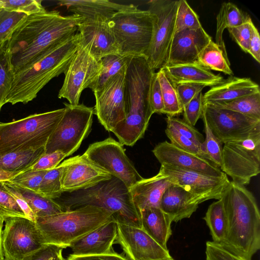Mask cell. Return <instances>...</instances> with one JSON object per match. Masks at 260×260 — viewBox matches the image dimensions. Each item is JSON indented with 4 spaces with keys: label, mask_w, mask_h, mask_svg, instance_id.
<instances>
[{
    "label": "cell",
    "mask_w": 260,
    "mask_h": 260,
    "mask_svg": "<svg viewBox=\"0 0 260 260\" xmlns=\"http://www.w3.org/2000/svg\"><path fill=\"white\" fill-rule=\"evenodd\" d=\"M63 249L54 244H44L22 260H65L62 254Z\"/></svg>",
    "instance_id": "cell-51"
},
{
    "label": "cell",
    "mask_w": 260,
    "mask_h": 260,
    "mask_svg": "<svg viewBox=\"0 0 260 260\" xmlns=\"http://www.w3.org/2000/svg\"><path fill=\"white\" fill-rule=\"evenodd\" d=\"M226 214V237L220 244L251 260L260 248V213L256 199L244 185L230 181L220 199Z\"/></svg>",
    "instance_id": "cell-2"
},
{
    "label": "cell",
    "mask_w": 260,
    "mask_h": 260,
    "mask_svg": "<svg viewBox=\"0 0 260 260\" xmlns=\"http://www.w3.org/2000/svg\"><path fill=\"white\" fill-rule=\"evenodd\" d=\"M84 153L93 163L122 181L129 189L143 178L126 155L123 145L111 137L91 144Z\"/></svg>",
    "instance_id": "cell-12"
},
{
    "label": "cell",
    "mask_w": 260,
    "mask_h": 260,
    "mask_svg": "<svg viewBox=\"0 0 260 260\" xmlns=\"http://www.w3.org/2000/svg\"><path fill=\"white\" fill-rule=\"evenodd\" d=\"M211 40L202 26L175 33L166 65L197 62L198 55Z\"/></svg>",
    "instance_id": "cell-21"
},
{
    "label": "cell",
    "mask_w": 260,
    "mask_h": 260,
    "mask_svg": "<svg viewBox=\"0 0 260 260\" xmlns=\"http://www.w3.org/2000/svg\"><path fill=\"white\" fill-rule=\"evenodd\" d=\"M253 23L249 16L243 23L235 27L228 28L230 35L235 42L244 52L248 53L249 42Z\"/></svg>",
    "instance_id": "cell-47"
},
{
    "label": "cell",
    "mask_w": 260,
    "mask_h": 260,
    "mask_svg": "<svg viewBox=\"0 0 260 260\" xmlns=\"http://www.w3.org/2000/svg\"><path fill=\"white\" fill-rule=\"evenodd\" d=\"M161 69L174 86L182 83H195L212 87L223 80L220 74H214L197 62L166 65Z\"/></svg>",
    "instance_id": "cell-27"
},
{
    "label": "cell",
    "mask_w": 260,
    "mask_h": 260,
    "mask_svg": "<svg viewBox=\"0 0 260 260\" xmlns=\"http://www.w3.org/2000/svg\"><path fill=\"white\" fill-rule=\"evenodd\" d=\"M197 62L210 71L222 72L230 76L233 75L226 51L221 49L212 40L199 54Z\"/></svg>",
    "instance_id": "cell-32"
},
{
    "label": "cell",
    "mask_w": 260,
    "mask_h": 260,
    "mask_svg": "<svg viewBox=\"0 0 260 260\" xmlns=\"http://www.w3.org/2000/svg\"><path fill=\"white\" fill-rule=\"evenodd\" d=\"M83 20L77 14L62 16L57 11L28 15L9 40L14 72L28 67L53 45L77 32Z\"/></svg>",
    "instance_id": "cell-1"
},
{
    "label": "cell",
    "mask_w": 260,
    "mask_h": 260,
    "mask_svg": "<svg viewBox=\"0 0 260 260\" xmlns=\"http://www.w3.org/2000/svg\"><path fill=\"white\" fill-rule=\"evenodd\" d=\"M116 243L132 260H170L172 257L142 229L117 223Z\"/></svg>",
    "instance_id": "cell-19"
},
{
    "label": "cell",
    "mask_w": 260,
    "mask_h": 260,
    "mask_svg": "<svg viewBox=\"0 0 260 260\" xmlns=\"http://www.w3.org/2000/svg\"><path fill=\"white\" fill-rule=\"evenodd\" d=\"M54 201L64 211L86 206L102 208L112 214L113 219L117 223L142 229L140 212L129 188L115 177L88 188L63 192Z\"/></svg>",
    "instance_id": "cell-5"
},
{
    "label": "cell",
    "mask_w": 260,
    "mask_h": 260,
    "mask_svg": "<svg viewBox=\"0 0 260 260\" xmlns=\"http://www.w3.org/2000/svg\"><path fill=\"white\" fill-rule=\"evenodd\" d=\"M126 69L111 79L99 90L93 92L94 113L108 132H112L126 116L125 74Z\"/></svg>",
    "instance_id": "cell-17"
},
{
    "label": "cell",
    "mask_w": 260,
    "mask_h": 260,
    "mask_svg": "<svg viewBox=\"0 0 260 260\" xmlns=\"http://www.w3.org/2000/svg\"><path fill=\"white\" fill-rule=\"evenodd\" d=\"M64 110L63 108L0 122V154L44 147Z\"/></svg>",
    "instance_id": "cell-7"
},
{
    "label": "cell",
    "mask_w": 260,
    "mask_h": 260,
    "mask_svg": "<svg viewBox=\"0 0 260 260\" xmlns=\"http://www.w3.org/2000/svg\"><path fill=\"white\" fill-rule=\"evenodd\" d=\"M22 172H9L0 169V181H9Z\"/></svg>",
    "instance_id": "cell-58"
},
{
    "label": "cell",
    "mask_w": 260,
    "mask_h": 260,
    "mask_svg": "<svg viewBox=\"0 0 260 260\" xmlns=\"http://www.w3.org/2000/svg\"><path fill=\"white\" fill-rule=\"evenodd\" d=\"M180 106L182 109L198 93L206 87L204 85L195 83H182L175 86Z\"/></svg>",
    "instance_id": "cell-54"
},
{
    "label": "cell",
    "mask_w": 260,
    "mask_h": 260,
    "mask_svg": "<svg viewBox=\"0 0 260 260\" xmlns=\"http://www.w3.org/2000/svg\"><path fill=\"white\" fill-rule=\"evenodd\" d=\"M79 45L76 32L53 45L28 67L15 73L5 104H26L35 99L49 81L65 72Z\"/></svg>",
    "instance_id": "cell-3"
},
{
    "label": "cell",
    "mask_w": 260,
    "mask_h": 260,
    "mask_svg": "<svg viewBox=\"0 0 260 260\" xmlns=\"http://www.w3.org/2000/svg\"><path fill=\"white\" fill-rule=\"evenodd\" d=\"M260 92L258 85L249 78L231 76L212 86L203 96L204 104L228 102Z\"/></svg>",
    "instance_id": "cell-24"
},
{
    "label": "cell",
    "mask_w": 260,
    "mask_h": 260,
    "mask_svg": "<svg viewBox=\"0 0 260 260\" xmlns=\"http://www.w3.org/2000/svg\"><path fill=\"white\" fill-rule=\"evenodd\" d=\"M119 53L130 56H145L149 47L153 29L149 11L133 4L117 11L107 20Z\"/></svg>",
    "instance_id": "cell-8"
},
{
    "label": "cell",
    "mask_w": 260,
    "mask_h": 260,
    "mask_svg": "<svg viewBox=\"0 0 260 260\" xmlns=\"http://www.w3.org/2000/svg\"><path fill=\"white\" fill-rule=\"evenodd\" d=\"M0 216L4 219L9 217H26L13 196L0 181Z\"/></svg>",
    "instance_id": "cell-44"
},
{
    "label": "cell",
    "mask_w": 260,
    "mask_h": 260,
    "mask_svg": "<svg viewBox=\"0 0 260 260\" xmlns=\"http://www.w3.org/2000/svg\"><path fill=\"white\" fill-rule=\"evenodd\" d=\"M47 171L28 169L15 176L9 182L20 187L38 192L40 184Z\"/></svg>",
    "instance_id": "cell-45"
},
{
    "label": "cell",
    "mask_w": 260,
    "mask_h": 260,
    "mask_svg": "<svg viewBox=\"0 0 260 260\" xmlns=\"http://www.w3.org/2000/svg\"><path fill=\"white\" fill-rule=\"evenodd\" d=\"M4 260H6V259H4Z\"/></svg>",
    "instance_id": "cell-62"
},
{
    "label": "cell",
    "mask_w": 260,
    "mask_h": 260,
    "mask_svg": "<svg viewBox=\"0 0 260 260\" xmlns=\"http://www.w3.org/2000/svg\"><path fill=\"white\" fill-rule=\"evenodd\" d=\"M142 229L164 248L172 235L170 217L160 208H147L139 211Z\"/></svg>",
    "instance_id": "cell-29"
},
{
    "label": "cell",
    "mask_w": 260,
    "mask_h": 260,
    "mask_svg": "<svg viewBox=\"0 0 260 260\" xmlns=\"http://www.w3.org/2000/svg\"><path fill=\"white\" fill-rule=\"evenodd\" d=\"M149 103L152 113H162L164 102L157 72L152 74L150 90Z\"/></svg>",
    "instance_id": "cell-53"
},
{
    "label": "cell",
    "mask_w": 260,
    "mask_h": 260,
    "mask_svg": "<svg viewBox=\"0 0 260 260\" xmlns=\"http://www.w3.org/2000/svg\"><path fill=\"white\" fill-rule=\"evenodd\" d=\"M61 172L60 164L55 168L47 171L40 184L38 193L53 200L59 198L63 193L60 182Z\"/></svg>",
    "instance_id": "cell-40"
},
{
    "label": "cell",
    "mask_w": 260,
    "mask_h": 260,
    "mask_svg": "<svg viewBox=\"0 0 260 260\" xmlns=\"http://www.w3.org/2000/svg\"><path fill=\"white\" fill-rule=\"evenodd\" d=\"M203 96L202 92H199L183 108V120L193 126L202 116Z\"/></svg>",
    "instance_id": "cell-50"
},
{
    "label": "cell",
    "mask_w": 260,
    "mask_h": 260,
    "mask_svg": "<svg viewBox=\"0 0 260 260\" xmlns=\"http://www.w3.org/2000/svg\"><path fill=\"white\" fill-rule=\"evenodd\" d=\"M44 153L45 147L0 154V169L14 172L26 171Z\"/></svg>",
    "instance_id": "cell-30"
},
{
    "label": "cell",
    "mask_w": 260,
    "mask_h": 260,
    "mask_svg": "<svg viewBox=\"0 0 260 260\" xmlns=\"http://www.w3.org/2000/svg\"><path fill=\"white\" fill-rule=\"evenodd\" d=\"M152 151L161 165L193 170L216 177L227 176L207 159L180 149L167 141L159 143Z\"/></svg>",
    "instance_id": "cell-22"
},
{
    "label": "cell",
    "mask_w": 260,
    "mask_h": 260,
    "mask_svg": "<svg viewBox=\"0 0 260 260\" xmlns=\"http://www.w3.org/2000/svg\"><path fill=\"white\" fill-rule=\"evenodd\" d=\"M117 235V222L114 220L108 221L73 241L70 246L72 255L84 256L111 253Z\"/></svg>",
    "instance_id": "cell-23"
},
{
    "label": "cell",
    "mask_w": 260,
    "mask_h": 260,
    "mask_svg": "<svg viewBox=\"0 0 260 260\" xmlns=\"http://www.w3.org/2000/svg\"><path fill=\"white\" fill-rule=\"evenodd\" d=\"M173 183L160 171L149 178H143L129 188L139 211L147 208H160L161 197Z\"/></svg>",
    "instance_id": "cell-26"
},
{
    "label": "cell",
    "mask_w": 260,
    "mask_h": 260,
    "mask_svg": "<svg viewBox=\"0 0 260 260\" xmlns=\"http://www.w3.org/2000/svg\"><path fill=\"white\" fill-rule=\"evenodd\" d=\"M4 222V219L2 216H0V260H4L5 259L3 248L2 245V229L3 226V223Z\"/></svg>",
    "instance_id": "cell-59"
},
{
    "label": "cell",
    "mask_w": 260,
    "mask_h": 260,
    "mask_svg": "<svg viewBox=\"0 0 260 260\" xmlns=\"http://www.w3.org/2000/svg\"><path fill=\"white\" fill-rule=\"evenodd\" d=\"M234 4L224 2L221 5L216 17L215 43L223 51H226L222 35L225 28L241 25L248 18Z\"/></svg>",
    "instance_id": "cell-31"
},
{
    "label": "cell",
    "mask_w": 260,
    "mask_h": 260,
    "mask_svg": "<svg viewBox=\"0 0 260 260\" xmlns=\"http://www.w3.org/2000/svg\"><path fill=\"white\" fill-rule=\"evenodd\" d=\"M166 121L167 126L172 127L179 134L191 140L201 148L204 138L194 126L175 116H167Z\"/></svg>",
    "instance_id": "cell-46"
},
{
    "label": "cell",
    "mask_w": 260,
    "mask_h": 260,
    "mask_svg": "<svg viewBox=\"0 0 260 260\" xmlns=\"http://www.w3.org/2000/svg\"><path fill=\"white\" fill-rule=\"evenodd\" d=\"M0 9L24 13L27 16L46 10L41 1L36 0H0Z\"/></svg>",
    "instance_id": "cell-43"
},
{
    "label": "cell",
    "mask_w": 260,
    "mask_h": 260,
    "mask_svg": "<svg viewBox=\"0 0 260 260\" xmlns=\"http://www.w3.org/2000/svg\"><path fill=\"white\" fill-rule=\"evenodd\" d=\"M65 110L45 146V153L60 151L67 156L80 147L91 129L94 108L64 103Z\"/></svg>",
    "instance_id": "cell-9"
},
{
    "label": "cell",
    "mask_w": 260,
    "mask_h": 260,
    "mask_svg": "<svg viewBox=\"0 0 260 260\" xmlns=\"http://www.w3.org/2000/svg\"><path fill=\"white\" fill-rule=\"evenodd\" d=\"M107 20L103 18L83 20L78 26L80 43L98 60L106 55L119 53Z\"/></svg>",
    "instance_id": "cell-20"
},
{
    "label": "cell",
    "mask_w": 260,
    "mask_h": 260,
    "mask_svg": "<svg viewBox=\"0 0 260 260\" xmlns=\"http://www.w3.org/2000/svg\"><path fill=\"white\" fill-rule=\"evenodd\" d=\"M179 1L152 0L148 2V10L152 16L153 29L145 57L153 71L160 69L167 63L175 34Z\"/></svg>",
    "instance_id": "cell-10"
},
{
    "label": "cell",
    "mask_w": 260,
    "mask_h": 260,
    "mask_svg": "<svg viewBox=\"0 0 260 260\" xmlns=\"http://www.w3.org/2000/svg\"><path fill=\"white\" fill-rule=\"evenodd\" d=\"M165 133L170 140V143L175 147L185 151L203 157L200 146L191 140L179 134L172 127L167 126Z\"/></svg>",
    "instance_id": "cell-48"
},
{
    "label": "cell",
    "mask_w": 260,
    "mask_h": 260,
    "mask_svg": "<svg viewBox=\"0 0 260 260\" xmlns=\"http://www.w3.org/2000/svg\"><path fill=\"white\" fill-rule=\"evenodd\" d=\"M112 220V214L105 209L86 206L36 217L35 222L44 244L66 248L75 240Z\"/></svg>",
    "instance_id": "cell-6"
},
{
    "label": "cell",
    "mask_w": 260,
    "mask_h": 260,
    "mask_svg": "<svg viewBox=\"0 0 260 260\" xmlns=\"http://www.w3.org/2000/svg\"><path fill=\"white\" fill-rule=\"evenodd\" d=\"M4 221L2 245L6 260H22L44 245L35 221L18 216L6 218Z\"/></svg>",
    "instance_id": "cell-15"
},
{
    "label": "cell",
    "mask_w": 260,
    "mask_h": 260,
    "mask_svg": "<svg viewBox=\"0 0 260 260\" xmlns=\"http://www.w3.org/2000/svg\"><path fill=\"white\" fill-rule=\"evenodd\" d=\"M5 186L13 196L19 206L24 213L26 218L35 222L36 217L26 201L9 181L4 182Z\"/></svg>",
    "instance_id": "cell-55"
},
{
    "label": "cell",
    "mask_w": 260,
    "mask_h": 260,
    "mask_svg": "<svg viewBox=\"0 0 260 260\" xmlns=\"http://www.w3.org/2000/svg\"><path fill=\"white\" fill-rule=\"evenodd\" d=\"M208 105L260 119V92L239 98L228 102Z\"/></svg>",
    "instance_id": "cell-37"
},
{
    "label": "cell",
    "mask_w": 260,
    "mask_h": 260,
    "mask_svg": "<svg viewBox=\"0 0 260 260\" xmlns=\"http://www.w3.org/2000/svg\"><path fill=\"white\" fill-rule=\"evenodd\" d=\"M132 57L115 53L106 55L101 58V72L90 89L93 92L101 89L111 79L127 68Z\"/></svg>",
    "instance_id": "cell-33"
},
{
    "label": "cell",
    "mask_w": 260,
    "mask_h": 260,
    "mask_svg": "<svg viewBox=\"0 0 260 260\" xmlns=\"http://www.w3.org/2000/svg\"><path fill=\"white\" fill-rule=\"evenodd\" d=\"M203 219L210 230L212 241L221 244L226 237L228 223L221 199L209 205Z\"/></svg>",
    "instance_id": "cell-34"
},
{
    "label": "cell",
    "mask_w": 260,
    "mask_h": 260,
    "mask_svg": "<svg viewBox=\"0 0 260 260\" xmlns=\"http://www.w3.org/2000/svg\"><path fill=\"white\" fill-rule=\"evenodd\" d=\"M67 260H129L122 254L115 252L111 253L84 256L70 255Z\"/></svg>",
    "instance_id": "cell-56"
},
{
    "label": "cell",
    "mask_w": 260,
    "mask_h": 260,
    "mask_svg": "<svg viewBox=\"0 0 260 260\" xmlns=\"http://www.w3.org/2000/svg\"><path fill=\"white\" fill-rule=\"evenodd\" d=\"M201 118L223 144L260 134V119L229 110L204 104Z\"/></svg>",
    "instance_id": "cell-13"
},
{
    "label": "cell",
    "mask_w": 260,
    "mask_h": 260,
    "mask_svg": "<svg viewBox=\"0 0 260 260\" xmlns=\"http://www.w3.org/2000/svg\"><path fill=\"white\" fill-rule=\"evenodd\" d=\"M2 43H3V42H2ZM2 43H0V45H1Z\"/></svg>",
    "instance_id": "cell-61"
},
{
    "label": "cell",
    "mask_w": 260,
    "mask_h": 260,
    "mask_svg": "<svg viewBox=\"0 0 260 260\" xmlns=\"http://www.w3.org/2000/svg\"><path fill=\"white\" fill-rule=\"evenodd\" d=\"M67 156L60 151L43 153L29 169L34 171H48L57 167Z\"/></svg>",
    "instance_id": "cell-52"
},
{
    "label": "cell",
    "mask_w": 260,
    "mask_h": 260,
    "mask_svg": "<svg viewBox=\"0 0 260 260\" xmlns=\"http://www.w3.org/2000/svg\"><path fill=\"white\" fill-rule=\"evenodd\" d=\"M58 4L66 7L84 20L99 18L108 19L115 12L125 9L131 5L119 4L108 0H61Z\"/></svg>",
    "instance_id": "cell-28"
},
{
    "label": "cell",
    "mask_w": 260,
    "mask_h": 260,
    "mask_svg": "<svg viewBox=\"0 0 260 260\" xmlns=\"http://www.w3.org/2000/svg\"><path fill=\"white\" fill-rule=\"evenodd\" d=\"M102 68L101 60L93 57L80 43L66 70L64 79L58 98L65 99L71 105H78L82 92L92 85Z\"/></svg>",
    "instance_id": "cell-14"
},
{
    "label": "cell",
    "mask_w": 260,
    "mask_h": 260,
    "mask_svg": "<svg viewBox=\"0 0 260 260\" xmlns=\"http://www.w3.org/2000/svg\"><path fill=\"white\" fill-rule=\"evenodd\" d=\"M200 204L199 200L193 194L172 184L164 191L160 208L170 217L172 222H177L189 218Z\"/></svg>",
    "instance_id": "cell-25"
},
{
    "label": "cell",
    "mask_w": 260,
    "mask_h": 260,
    "mask_svg": "<svg viewBox=\"0 0 260 260\" xmlns=\"http://www.w3.org/2000/svg\"><path fill=\"white\" fill-rule=\"evenodd\" d=\"M27 16L24 13L0 9V43L10 40L13 32Z\"/></svg>",
    "instance_id": "cell-42"
},
{
    "label": "cell",
    "mask_w": 260,
    "mask_h": 260,
    "mask_svg": "<svg viewBox=\"0 0 260 260\" xmlns=\"http://www.w3.org/2000/svg\"><path fill=\"white\" fill-rule=\"evenodd\" d=\"M157 74L164 102V110L162 114H165L170 116H176L180 114L183 112V110L175 87L167 78L162 69L159 70Z\"/></svg>",
    "instance_id": "cell-38"
},
{
    "label": "cell",
    "mask_w": 260,
    "mask_h": 260,
    "mask_svg": "<svg viewBox=\"0 0 260 260\" xmlns=\"http://www.w3.org/2000/svg\"><path fill=\"white\" fill-rule=\"evenodd\" d=\"M159 171L173 184L195 196L201 203L211 199H220L230 182L227 176L216 177L171 165H161Z\"/></svg>",
    "instance_id": "cell-16"
},
{
    "label": "cell",
    "mask_w": 260,
    "mask_h": 260,
    "mask_svg": "<svg viewBox=\"0 0 260 260\" xmlns=\"http://www.w3.org/2000/svg\"><path fill=\"white\" fill-rule=\"evenodd\" d=\"M223 144L219 169L232 181L248 184L260 173V134Z\"/></svg>",
    "instance_id": "cell-11"
},
{
    "label": "cell",
    "mask_w": 260,
    "mask_h": 260,
    "mask_svg": "<svg viewBox=\"0 0 260 260\" xmlns=\"http://www.w3.org/2000/svg\"><path fill=\"white\" fill-rule=\"evenodd\" d=\"M249 53L258 62H260V37L257 29L254 24L252 26V32L249 42Z\"/></svg>",
    "instance_id": "cell-57"
},
{
    "label": "cell",
    "mask_w": 260,
    "mask_h": 260,
    "mask_svg": "<svg viewBox=\"0 0 260 260\" xmlns=\"http://www.w3.org/2000/svg\"><path fill=\"white\" fill-rule=\"evenodd\" d=\"M202 119L205 134L204 141L201 146L202 156L220 168L223 143L212 133L206 120L203 118Z\"/></svg>",
    "instance_id": "cell-39"
},
{
    "label": "cell",
    "mask_w": 260,
    "mask_h": 260,
    "mask_svg": "<svg viewBox=\"0 0 260 260\" xmlns=\"http://www.w3.org/2000/svg\"><path fill=\"white\" fill-rule=\"evenodd\" d=\"M9 40L0 45V111L5 104L15 75Z\"/></svg>",
    "instance_id": "cell-36"
},
{
    "label": "cell",
    "mask_w": 260,
    "mask_h": 260,
    "mask_svg": "<svg viewBox=\"0 0 260 260\" xmlns=\"http://www.w3.org/2000/svg\"><path fill=\"white\" fill-rule=\"evenodd\" d=\"M60 164L63 193L88 188L113 177L91 161L85 153L70 157Z\"/></svg>",
    "instance_id": "cell-18"
},
{
    "label": "cell",
    "mask_w": 260,
    "mask_h": 260,
    "mask_svg": "<svg viewBox=\"0 0 260 260\" xmlns=\"http://www.w3.org/2000/svg\"><path fill=\"white\" fill-rule=\"evenodd\" d=\"M12 184L27 203L36 218L47 216L64 211L55 201L43 197L37 192Z\"/></svg>",
    "instance_id": "cell-35"
},
{
    "label": "cell",
    "mask_w": 260,
    "mask_h": 260,
    "mask_svg": "<svg viewBox=\"0 0 260 260\" xmlns=\"http://www.w3.org/2000/svg\"><path fill=\"white\" fill-rule=\"evenodd\" d=\"M170 260H175V259H173V258H172V259H170Z\"/></svg>",
    "instance_id": "cell-60"
},
{
    "label": "cell",
    "mask_w": 260,
    "mask_h": 260,
    "mask_svg": "<svg viewBox=\"0 0 260 260\" xmlns=\"http://www.w3.org/2000/svg\"><path fill=\"white\" fill-rule=\"evenodd\" d=\"M154 72L145 56H133L130 59L125 74L126 116L112 132L123 145H134L147 128L153 114L149 90Z\"/></svg>",
    "instance_id": "cell-4"
},
{
    "label": "cell",
    "mask_w": 260,
    "mask_h": 260,
    "mask_svg": "<svg viewBox=\"0 0 260 260\" xmlns=\"http://www.w3.org/2000/svg\"><path fill=\"white\" fill-rule=\"evenodd\" d=\"M202 26L198 15L185 0H179L175 19V33L195 29Z\"/></svg>",
    "instance_id": "cell-41"
},
{
    "label": "cell",
    "mask_w": 260,
    "mask_h": 260,
    "mask_svg": "<svg viewBox=\"0 0 260 260\" xmlns=\"http://www.w3.org/2000/svg\"><path fill=\"white\" fill-rule=\"evenodd\" d=\"M206 260H247L213 241L206 244Z\"/></svg>",
    "instance_id": "cell-49"
}]
</instances>
